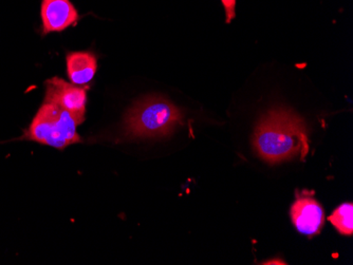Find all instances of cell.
I'll use <instances>...</instances> for the list:
<instances>
[{
  "label": "cell",
  "mask_w": 353,
  "mask_h": 265,
  "mask_svg": "<svg viewBox=\"0 0 353 265\" xmlns=\"http://www.w3.org/2000/svg\"><path fill=\"white\" fill-rule=\"evenodd\" d=\"M253 146L259 157L271 164L306 158L309 136L306 123L291 110L272 109L256 126Z\"/></svg>",
  "instance_id": "1"
},
{
  "label": "cell",
  "mask_w": 353,
  "mask_h": 265,
  "mask_svg": "<svg viewBox=\"0 0 353 265\" xmlns=\"http://www.w3.org/2000/svg\"><path fill=\"white\" fill-rule=\"evenodd\" d=\"M184 123L181 109L168 98L150 96L134 103L127 112L125 136L128 138H162L172 134Z\"/></svg>",
  "instance_id": "2"
},
{
  "label": "cell",
  "mask_w": 353,
  "mask_h": 265,
  "mask_svg": "<svg viewBox=\"0 0 353 265\" xmlns=\"http://www.w3.org/2000/svg\"><path fill=\"white\" fill-rule=\"evenodd\" d=\"M77 125L67 110L54 103L43 102L21 140L61 150L81 142L77 131Z\"/></svg>",
  "instance_id": "3"
},
{
  "label": "cell",
  "mask_w": 353,
  "mask_h": 265,
  "mask_svg": "<svg viewBox=\"0 0 353 265\" xmlns=\"http://www.w3.org/2000/svg\"><path fill=\"white\" fill-rule=\"evenodd\" d=\"M87 90L88 86L68 84L59 77H53L46 82L43 102L59 105L75 118L77 124H82L86 114Z\"/></svg>",
  "instance_id": "4"
},
{
  "label": "cell",
  "mask_w": 353,
  "mask_h": 265,
  "mask_svg": "<svg viewBox=\"0 0 353 265\" xmlns=\"http://www.w3.org/2000/svg\"><path fill=\"white\" fill-rule=\"evenodd\" d=\"M43 35L61 32L77 25L79 17L70 0H43L41 3Z\"/></svg>",
  "instance_id": "5"
},
{
  "label": "cell",
  "mask_w": 353,
  "mask_h": 265,
  "mask_svg": "<svg viewBox=\"0 0 353 265\" xmlns=\"http://www.w3.org/2000/svg\"><path fill=\"white\" fill-rule=\"evenodd\" d=\"M293 224L299 233L307 236H314L324 224V211L319 202L311 197L297 198L291 207Z\"/></svg>",
  "instance_id": "6"
},
{
  "label": "cell",
  "mask_w": 353,
  "mask_h": 265,
  "mask_svg": "<svg viewBox=\"0 0 353 265\" xmlns=\"http://www.w3.org/2000/svg\"><path fill=\"white\" fill-rule=\"evenodd\" d=\"M98 69L97 57L90 52H71L67 54V73L72 84L86 86Z\"/></svg>",
  "instance_id": "7"
},
{
  "label": "cell",
  "mask_w": 353,
  "mask_h": 265,
  "mask_svg": "<svg viewBox=\"0 0 353 265\" xmlns=\"http://www.w3.org/2000/svg\"><path fill=\"white\" fill-rule=\"evenodd\" d=\"M329 221L336 227L343 235H352L353 233V205L345 203L329 217Z\"/></svg>",
  "instance_id": "8"
},
{
  "label": "cell",
  "mask_w": 353,
  "mask_h": 265,
  "mask_svg": "<svg viewBox=\"0 0 353 265\" xmlns=\"http://www.w3.org/2000/svg\"><path fill=\"white\" fill-rule=\"evenodd\" d=\"M221 3L225 11V21L230 23L236 17V0H221Z\"/></svg>",
  "instance_id": "9"
}]
</instances>
